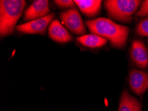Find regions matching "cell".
<instances>
[{"label": "cell", "mask_w": 148, "mask_h": 111, "mask_svg": "<svg viewBox=\"0 0 148 111\" xmlns=\"http://www.w3.org/2000/svg\"><path fill=\"white\" fill-rule=\"evenodd\" d=\"M90 31L108 39L114 47L122 48L126 43L129 35V28L114 23L110 19L100 17L86 21Z\"/></svg>", "instance_id": "cell-1"}, {"label": "cell", "mask_w": 148, "mask_h": 111, "mask_svg": "<svg viewBox=\"0 0 148 111\" xmlns=\"http://www.w3.org/2000/svg\"><path fill=\"white\" fill-rule=\"evenodd\" d=\"M26 2L23 0L0 1V33L7 36L13 33L15 25L21 16Z\"/></svg>", "instance_id": "cell-2"}, {"label": "cell", "mask_w": 148, "mask_h": 111, "mask_svg": "<svg viewBox=\"0 0 148 111\" xmlns=\"http://www.w3.org/2000/svg\"><path fill=\"white\" fill-rule=\"evenodd\" d=\"M142 3L137 0H108L104 6L108 14L114 19L121 22L128 23Z\"/></svg>", "instance_id": "cell-3"}, {"label": "cell", "mask_w": 148, "mask_h": 111, "mask_svg": "<svg viewBox=\"0 0 148 111\" xmlns=\"http://www.w3.org/2000/svg\"><path fill=\"white\" fill-rule=\"evenodd\" d=\"M60 19L65 28L75 35L86 34V30L82 17L77 9H71L61 13Z\"/></svg>", "instance_id": "cell-4"}, {"label": "cell", "mask_w": 148, "mask_h": 111, "mask_svg": "<svg viewBox=\"0 0 148 111\" xmlns=\"http://www.w3.org/2000/svg\"><path fill=\"white\" fill-rule=\"evenodd\" d=\"M55 17L54 13H51L45 17L33 20L25 23L19 25L17 30L19 32L26 34H40L44 35L49 24L52 21Z\"/></svg>", "instance_id": "cell-5"}, {"label": "cell", "mask_w": 148, "mask_h": 111, "mask_svg": "<svg viewBox=\"0 0 148 111\" xmlns=\"http://www.w3.org/2000/svg\"><path fill=\"white\" fill-rule=\"evenodd\" d=\"M129 83L134 93L142 95L148 88V73L138 69L132 70L130 72Z\"/></svg>", "instance_id": "cell-6"}, {"label": "cell", "mask_w": 148, "mask_h": 111, "mask_svg": "<svg viewBox=\"0 0 148 111\" xmlns=\"http://www.w3.org/2000/svg\"><path fill=\"white\" fill-rule=\"evenodd\" d=\"M130 56L134 63L140 68L148 67V51L141 40H134L130 49Z\"/></svg>", "instance_id": "cell-7"}, {"label": "cell", "mask_w": 148, "mask_h": 111, "mask_svg": "<svg viewBox=\"0 0 148 111\" xmlns=\"http://www.w3.org/2000/svg\"><path fill=\"white\" fill-rule=\"evenodd\" d=\"M50 12L49 1L47 0H37L27 9L24 19L26 21H33L47 15Z\"/></svg>", "instance_id": "cell-8"}, {"label": "cell", "mask_w": 148, "mask_h": 111, "mask_svg": "<svg viewBox=\"0 0 148 111\" xmlns=\"http://www.w3.org/2000/svg\"><path fill=\"white\" fill-rule=\"evenodd\" d=\"M49 35L53 40L59 43H67L73 40V37L57 19L54 20L51 23Z\"/></svg>", "instance_id": "cell-9"}, {"label": "cell", "mask_w": 148, "mask_h": 111, "mask_svg": "<svg viewBox=\"0 0 148 111\" xmlns=\"http://www.w3.org/2000/svg\"><path fill=\"white\" fill-rule=\"evenodd\" d=\"M118 111H142V105L127 90H124L121 96Z\"/></svg>", "instance_id": "cell-10"}, {"label": "cell", "mask_w": 148, "mask_h": 111, "mask_svg": "<svg viewBox=\"0 0 148 111\" xmlns=\"http://www.w3.org/2000/svg\"><path fill=\"white\" fill-rule=\"evenodd\" d=\"M75 2L84 14L90 17L99 13L102 3V1L99 0H76Z\"/></svg>", "instance_id": "cell-11"}, {"label": "cell", "mask_w": 148, "mask_h": 111, "mask_svg": "<svg viewBox=\"0 0 148 111\" xmlns=\"http://www.w3.org/2000/svg\"><path fill=\"white\" fill-rule=\"evenodd\" d=\"M77 41L84 46L90 48H97L107 43V39L96 34L82 35L77 38Z\"/></svg>", "instance_id": "cell-12"}, {"label": "cell", "mask_w": 148, "mask_h": 111, "mask_svg": "<svg viewBox=\"0 0 148 111\" xmlns=\"http://www.w3.org/2000/svg\"><path fill=\"white\" fill-rule=\"evenodd\" d=\"M136 33L138 35L148 37V18L139 23L136 27Z\"/></svg>", "instance_id": "cell-13"}, {"label": "cell", "mask_w": 148, "mask_h": 111, "mask_svg": "<svg viewBox=\"0 0 148 111\" xmlns=\"http://www.w3.org/2000/svg\"><path fill=\"white\" fill-rule=\"evenodd\" d=\"M55 3L60 8H75V1L71 0H57L55 1Z\"/></svg>", "instance_id": "cell-14"}, {"label": "cell", "mask_w": 148, "mask_h": 111, "mask_svg": "<svg viewBox=\"0 0 148 111\" xmlns=\"http://www.w3.org/2000/svg\"><path fill=\"white\" fill-rule=\"evenodd\" d=\"M136 15L139 17H145L148 15V0L143 2L140 10L136 13Z\"/></svg>", "instance_id": "cell-15"}]
</instances>
